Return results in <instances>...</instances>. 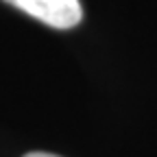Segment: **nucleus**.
<instances>
[{
    "mask_svg": "<svg viewBox=\"0 0 157 157\" xmlns=\"http://www.w3.org/2000/svg\"><path fill=\"white\" fill-rule=\"evenodd\" d=\"M5 2L59 31L76 26L83 17L78 0H5Z\"/></svg>",
    "mask_w": 157,
    "mask_h": 157,
    "instance_id": "nucleus-1",
    "label": "nucleus"
},
{
    "mask_svg": "<svg viewBox=\"0 0 157 157\" xmlns=\"http://www.w3.org/2000/svg\"><path fill=\"white\" fill-rule=\"evenodd\" d=\"M24 157H59V155H52V153H42V151H35V153H26Z\"/></svg>",
    "mask_w": 157,
    "mask_h": 157,
    "instance_id": "nucleus-2",
    "label": "nucleus"
}]
</instances>
